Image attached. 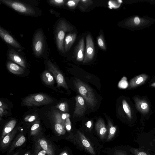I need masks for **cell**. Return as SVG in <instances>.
<instances>
[{"instance_id":"34","label":"cell","mask_w":155,"mask_h":155,"mask_svg":"<svg viewBox=\"0 0 155 155\" xmlns=\"http://www.w3.org/2000/svg\"><path fill=\"white\" fill-rule=\"evenodd\" d=\"M35 119V116L32 115L31 116H28L25 118V120L26 121L32 122L34 121Z\"/></svg>"},{"instance_id":"30","label":"cell","mask_w":155,"mask_h":155,"mask_svg":"<svg viewBox=\"0 0 155 155\" xmlns=\"http://www.w3.org/2000/svg\"><path fill=\"white\" fill-rule=\"evenodd\" d=\"M130 150L134 155H150L149 153L142 151L136 148H131L130 149Z\"/></svg>"},{"instance_id":"29","label":"cell","mask_w":155,"mask_h":155,"mask_svg":"<svg viewBox=\"0 0 155 155\" xmlns=\"http://www.w3.org/2000/svg\"><path fill=\"white\" fill-rule=\"evenodd\" d=\"M66 1L65 0H50L48 1L50 5L56 6H63Z\"/></svg>"},{"instance_id":"26","label":"cell","mask_w":155,"mask_h":155,"mask_svg":"<svg viewBox=\"0 0 155 155\" xmlns=\"http://www.w3.org/2000/svg\"><path fill=\"white\" fill-rule=\"evenodd\" d=\"M40 145L41 147L45 150L49 155H52L53 153L51 151L50 148L47 141L44 140H41L39 142Z\"/></svg>"},{"instance_id":"28","label":"cell","mask_w":155,"mask_h":155,"mask_svg":"<svg viewBox=\"0 0 155 155\" xmlns=\"http://www.w3.org/2000/svg\"><path fill=\"white\" fill-rule=\"evenodd\" d=\"M80 0H70L66 2V5L70 8H75L78 4Z\"/></svg>"},{"instance_id":"2","label":"cell","mask_w":155,"mask_h":155,"mask_svg":"<svg viewBox=\"0 0 155 155\" xmlns=\"http://www.w3.org/2000/svg\"><path fill=\"white\" fill-rule=\"evenodd\" d=\"M73 27L65 20H60L58 23L55 29V37L58 49L64 53V41L66 33L72 31Z\"/></svg>"},{"instance_id":"16","label":"cell","mask_w":155,"mask_h":155,"mask_svg":"<svg viewBox=\"0 0 155 155\" xmlns=\"http://www.w3.org/2000/svg\"><path fill=\"white\" fill-rule=\"evenodd\" d=\"M6 66L8 71L13 74H22L25 72L24 70L22 67L11 61H8Z\"/></svg>"},{"instance_id":"17","label":"cell","mask_w":155,"mask_h":155,"mask_svg":"<svg viewBox=\"0 0 155 155\" xmlns=\"http://www.w3.org/2000/svg\"><path fill=\"white\" fill-rule=\"evenodd\" d=\"M148 78V76L142 74L137 76L131 80L129 83V87L132 88L143 84Z\"/></svg>"},{"instance_id":"37","label":"cell","mask_w":155,"mask_h":155,"mask_svg":"<svg viewBox=\"0 0 155 155\" xmlns=\"http://www.w3.org/2000/svg\"><path fill=\"white\" fill-rule=\"evenodd\" d=\"M69 114L68 113L62 114L61 115L62 119L65 120L67 118H69Z\"/></svg>"},{"instance_id":"39","label":"cell","mask_w":155,"mask_h":155,"mask_svg":"<svg viewBox=\"0 0 155 155\" xmlns=\"http://www.w3.org/2000/svg\"><path fill=\"white\" fill-rule=\"evenodd\" d=\"M46 151L44 150H42L40 151L38 154V155H45L46 154Z\"/></svg>"},{"instance_id":"12","label":"cell","mask_w":155,"mask_h":155,"mask_svg":"<svg viewBox=\"0 0 155 155\" xmlns=\"http://www.w3.org/2000/svg\"><path fill=\"white\" fill-rule=\"evenodd\" d=\"M8 59L23 68H26V62L24 58L13 49L10 50L8 53Z\"/></svg>"},{"instance_id":"22","label":"cell","mask_w":155,"mask_h":155,"mask_svg":"<svg viewBox=\"0 0 155 155\" xmlns=\"http://www.w3.org/2000/svg\"><path fill=\"white\" fill-rule=\"evenodd\" d=\"M108 135L107 140L109 141L112 139L114 136L116 130V128L113 125L109 120H108Z\"/></svg>"},{"instance_id":"14","label":"cell","mask_w":155,"mask_h":155,"mask_svg":"<svg viewBox=\"0 0 155 155\" xmlns=\"http://www.w3.org/2000/svg\"><path fill=\"white\" fill-rule=\"evenodd\" d=\"M95 127L98 135L102 139H104L106 135L107 130L103 120L101 118L98 119Z\"/></svg>"},{"instance_id":"33","label":"cell","mask_w":155,"mask_h":155,"mask_svg":"<svg viewBox=\"0 0 155 155\" xmlns=\"http://www.w3.org/2000/svg\"><path fill=\"white\" fill-rule=\"evenodd\" d=\"M65 127L68 131L70 130L71 128V124L70 119L69 118H67L65 122Z\"/></svg>"},{"instance_id":"13","label":"cell","mask_w":155,"mask_h":155,"mask_svg":"<svg viewBox=\"0 0 155 155\" xmlns=\"http://www.w3.org/2000/svg\"><path fill=\"white\" fill-rule=\"evenodd\" d=\"M56 123L54 126V129L57 133L60 134H63L65 133V120L61 117V115L58 112L55 113L54 115Z\"/></svg>"},{"instance_id":"5","label":"cell","mask_w":155,"mask_h":155,"mask_svg":"<svg viewBox=\"0 0 155 155\" xmlns=\"http://www.w3.org/2000/svg\"><path fill=\"white\" fill-rule=\"evenodd\" d=\"M45 47V39L43 33L38 30L33 38L32 48L34 53L37 57H40L43 54Z\"/></svg>"},{"instance_id":"6","label":"cell","mask_w":155,"mask_h":155,"mask_svg":"<svg viewBox=\"0 0 155 155\" xmlns=\"http://www.w3.org/2000/svg\"><path fill=\"white\" fill-rule=\"evenodd\" d=\"M47 65L49 71L53 74L56 80L57 86L68 89V87L65 78L58 68L50 60L48 61Z\"/></svg>"},{"instance_id":"19","label":"cell","mask_w":155,"mask_h":155,"mask_svg":"<svg viewBox=\"0 0 155 155\" xmlns=\"http://www.w3.org/2000/svg\"><path fill=\"white\" fill-rule=\"evenodd\" d=\"M17 130L15 128L12 131L8 134L3 138L1 143V146L2 148H5L10 144Z\"/></svg>"},{"instance_id":"25","label":"cell","mask_w":155,"mask_h":155,"mask_svg":"<svg viewBox=\"0 0 155 155\" xmlns=\"http://www.w3.org/2000/svg\"><path fill=\"white\" fill-rule=\"evenodd\" d=\"M122 105L125 112L128 117L131 119L132 117V114L130 107L125 100H123Z\"/></svg>"},{"instance_id":"18","label":"cell","mask_w":155,"mask_h":155,"mask_svg":"<svg viewBox=\"0 0 155 155\" xmlns=\"http://www.w3.org/2000/svg\"><path fill=\"white\" fill-rule=\"evenodd\" d=\"M135 101L137 109L143 114L147 113L149 109L147 103L145 100L135 98Z\"/></svg>"},{"instance_id":"7","label":"cell","mask_w":155,"mask_h":155,"mask_svg":"<svg viewBox=\"0 0 155 155\" xmlns=\"http://www.w3.org/2000/svg\"><path fill=\"white\" fill-rule=\"evenodd\" d=\"M73 140L75 142L88 153L92 155H96L93 147L84 134L80 131H77L76 136L74 138Z\"/></svg>"},{"instance_id":"10","label":"cell","mask_w":155,"mask_h":155,"mask_svg":"<svg viewBox=\"0 0 155 155\" xmlns=\"http://www.w3.org/2000/svg\"><path fill=\"white\" fill-rule=\"evenodd\" d=\"M0 36L7 43L14 48H20L21 45L10 34L1 26L0 27Z\"/></svg>"},{"instance_id":"15","label":"cell","mask_w":155,"mask_h":155,"mask_svg":"<svg viewBox=\"0 0 155 155\" xmlns=\"http://www.w3.org/2000/svg\"><path fill=\"white\" fill-rule=\"evenodd\" d=\"M77 37L75 33L68 34L65 36L64 41V48L65 52H68Z\"/></svg>"},{"instance_id":"3","label":"cell","mask_w":155,"mask_h":155,"mask_svg":"<svg viewBox=\"0 0 155 155\" xmlns=\"http://www.w3.org/2000/svg\"><path fill=\"white\" fill-rule=\"evenodd\" d=\"M53 100L49 96L43 94H32L25 97L22 101L23 105L28 106H39L53 102Z\"/></svg>"},{"instance_id":"42","label":"cell","mask_w":155,"mask_h":155,"mask_svg":"<svg viewBox=\"0 0 155 155\" xmlns=\"http://www.w3.org/2000/svg\"><path fill=\"white\" fill-rule=\"evenodd\" d=\"M19 153L18 152H16L13 155H18Z\"/></svg>"},{"instance_id":"9","label":"cell","mask_w":155,"mask_h":155,"mask_svg":"<svg viewBox=\"0 0 155 155\" xmlns=\"http://www.w3.org/2000/svg\"><path fill=\"white\" fill-rule=\"evenodd\" d=\"M75 107L73 114V118L80 117L82 116L86 109L84 100L81 96L78 95L75 97Z\"/></svg>"},{"instance_id":"8","label":"cell","mask_w":155,"mask_h":155,"mask_svg":"<svg viewBox=\"0 0 155 155\" xmlns=\"http://www.w3.org/2000/svg\"><path fill=\"white\" fill-rule=\"evenodd\" d=\"M94 54L95 48L93 41L90 35L88 34L86 38L85 56L83 63L85 64L91 61L93 59Z\"/></svg>"},{"instance_id":"36","label":"cell","mask_w":155,"mask_h":155,"mask_svg":"<svg viewBox=\"0 0 155 155\" xmlns=\"http://www.w3.org/2000/svg\"><path fill=\"white\" fill-rule=\"evenodd\" d=\"M39 127V124L38 123H36L32 125L31 128V131H34L37 129Z\"/></svg>"},{"instance_id":"45","label":"cell","mask_w":155,"mask_h":155,"mask_svg":"<svg viewBox=\"0 0 155 155\" xmlns=\"http://www.w3.org/2000/svg\"><path fill=\"white\" fill-rule=\"evenodd\" d=\"M154 155H155V154H154Z\"/></svg>"},{"instance_id":"27","label":"cell","mask_w":155,"mask_h":155,"mask_svg":"<svg viewBox=\"0 0 155 155\" xmlns=\"http://www.w3.org/2000/svg\"><path fill=\"white\" fill-rule=\"evenodd\" d=\"M104 39L102 35H100L97 38V42L99 46L101 49H106Z\"/></svg>"},{"instance_id":"20","label":"cell","mask_w":155,"mask_h":155,"mask_svg":"<svg viewBox=\"0 0 155 155\" xmlns=\"http://www.w3.org/2000/svg\"><path fill=\"white\" fill-rule=\"evenodd\" d=\"M41 78L43 81L46 84L50 86L53 84L54 78L49 71L45 70L42 74Z\"/></svg>"},{"instance_id":"43","label":"cell","mask_w":155,"mask_h":155,"mask_svg":"<svg viewBox=\"0 0 155 155\" xmlns=\"http://www.w3.org/2000/svg\"><path fill=\"white\" fill-rule=\"evenodd\" d=\"M62 155H68L66 153H64Z\"/></svg>"},{"instance_id":"35","label":"cell","mask_w":155,"mask_h":155,"mask_svg":"<svg viewBox=\"0 0 155 155\" xmlns=\"http://www.w3.org/2000/svg\"><path fill=\"white\" fill-rule=\"evenodd\" d=\"M114 155H128L126 152L122 150L116 151Z\"/></svg>"},{"instance_id":"32","label":"cell","mask_w":155,"mask_h":155,"mask_svg":"<svg viewBox=\"0 0 155 155\" xmlns=\"http://www.w3.org/2000/svg\"><path fill=\"white\" fill-rule=\"evenodd\" d=\"M118 86L120 88L123 89L126 88L127 87L128 84L126 77H123L122 78L121 80L119 82Z\"/></svg>"},{"instance_id":"1","label":"cell","mask_w":155,"mask_h":155,"mask_svg":"<svg viewBox=\"0 0 155 155\" xmlns=\"http://www.w3.org/2000/svg\"><path fill=\"white\" fill-rule=\"evenodd\" d=\"M74 84L77 91L83 98L87 104L93 108L96 105L97 100L91 88L77 78H75Z\"/></svg>"},{"instance_id":"40","label":"cell","mask_w":155,"mask_h":155,"mask_svg":"<svg viewBox=\"0 0 155 155\" xmlns=\"http://www.w3.org/2000/svg\"><path fill=\"white\" fill-rule=\"evenodd\" d=\"M92 123L91 121H89L87 122L86 125L87 127L88 128H90L91 126Z\"/></svg>"},{"instance_id":"24","label":"cell","mask_w":155,"mask_h":155,"mask_svg":"<svg viewBox=\"0 0 155 155\" xmlns=\"http://www.w3.org/2000/svg\"><path fill=\"white\" fill-rule=\"evenodd\" d=\"M93 3L92 1L91 0H80L78 3V7L81 10L84 11Z\"/></svg>"},{"instance_id":"21","label":"cell","mask_w":155,"mask_h":155,"mask_svg":"<svg viewBox=\"0 0 155 155\" xmlns=\"http://www.w3.org/2000/svg\"><path fill=\"white\" fill-rule=\"evenodd\" d=\"M16 123L15 120H13L9 121L5 126L2 133V136L10 133L15 127Z\"/></svg>"},{"instance_id":"11","label":"cell","mask_w":155,"mask_h":155,"mask_svg":"<svg viewBox=\"0 0 155 155\" xmlns=\"http://www.w3.org/2000/svg\"><path fill=\"white\" fill-rule=\"evenodd\" d=\"M84 49V38L82 37L79 40L74 50V57L78 61H83L85 56Z\"/></svg>"},{"instance_id":"38","label":"cell","mask_w":155,"mask_h":155,"mask_svg":"<svg viewBox=\"0 0 155 155\" xmlns=\"http://www.w3.org/2000/svg\"><path fill=\"white\" fill-rule=\"evenodd\" d=\"M134 21L137 25L139 24L140 22V20L138 17H135L134 19Z\"/></svg>"},{"instance_id":"4","label":"cell","mask_w":155,"mask_h":155,"mask_svg":"<svg viewBox=\"0 0 155 155\" xmlns=\"http://www.w3.org/2000/svg\"><path fill=\"white\" fill-rule=\"evenodd\" d=\"M0 1L2 3L21 14L29 16L36 14L35 11L32 6L20 1L12 0H0Z\"/></svg>"},{"instance_id":"44","label":"cell","mask_w":155,"mask_h":155,"mask_svg":"<svg viewBox=\"0 0 155 155\" xmlns=\"http://www.w3.org/2000/svg\"><path fill=\"white\" fill-rule=\"evenodd\" d=\"M29 153H26L24 155H29Z\"/></svg>"},{"instance_id":"31","label":"cell","mask_w":155,"mask_h":155,"mask_svg":"<svg viewBox=\"0 0 155 155\" xmlns=\"http://www.w3.org/2000/svg\"><path fill=\"white\" fill-rule=\"evenodd\" d=\"M57 107L63 112H66L68 110V105L66 102H62L58 104Z\"/></svg>"},{"instance_id":"41","label":"cell","mask_w":155,"mask_h":155,"mask_svg":"<svg viewBox=\"0 0 155 155\" xmlns=\"http://www.w3.org/2000/svg\"><path fill=\"white\" fill-rule=\"evenodd\" d=\"M151 86L152 87H155V82L153 84H152Z\"/></svg>"},{"instance_id":"23","label":"cell","mask_w":155,"mask_h":155,"mask_svg":"<svg viewBox=\"0 0 155 155\" xmlns=\"http://www.w3.org/2000/svg\"><path fill=\"white\" fill-rule=\"evenodd\" d=\"M25 140V137L23 135L21 136L16 141L15 143H13L12 146L11 147L8 153H11L16 147L22 145L24 143Z\"/></svg>"}]
</instances>
